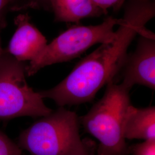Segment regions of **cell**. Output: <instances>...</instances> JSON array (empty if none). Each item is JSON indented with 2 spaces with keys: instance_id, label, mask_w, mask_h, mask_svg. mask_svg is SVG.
I'll use <instances>...</instances> for the list:
<instances>
[{
  "instance_id": "obj_5",
  "label": "cell",
  "mask_w": 155,
  "mask_h": 155,
  "mask_svg": "<svg viewBox=\"0 0 155 155\" xmlns=\"http://www.w3.org/2000/svg\"><path fill=\"white\" fill-rule=\"evenodd\" d=\"M122 18L109 17L99 25L78 26L61 33L49 44L39 55L26 66V74L31 77L45 67L70 61L79 57L97 44L110 41L116 35L114 28Z\"/></svg>"
},
{
  "instance_id": "obj_2",
  "label": "cell",
  "mask_w": 155,
  "mask_h": 155,
  "mask_svg": "<svg viewBox=\"0 0 155 155\" xmlns=\"http://www.w3.org/2000/svg\"><path fill=\"white\" fill-rule=\"evenodd\" d=\"M31 155H93L82 140L75 112L59 107L20 133L17 143Z\"/></svg>"
},
{
  "instance_id": "obj_4",
  "label": "cell",
  "mask_w": 155,
  "mask_h": 155,
  "mask_svg": "<svg viewBox=\"0 0 155 155\" xmlns=\"http://www.w3.org/2000/svg\"><path fill=\"white\" fill-rule=\"evenodd\" d=\"M26 66L4 50L0 58V120L42 117L53 111L29 86Z\"/></svg>"
},
{
  "instance_id": "obj_12",
  "label": "cell",
  "mask_w": 155,
  "mask_h": 155,
  "mask_svg": "<svg viewBox=\"0 0 155 155\" xmlns=\"http://www.w3.org/2000/svg\"><path fill=\"white\" fill-rule=\"evenodd\" d=\"M124 0H92V1L101 9L106 13L107 9L111 7H116Z\"/></svg>"
},
{
  "instance_id": "obj_14",
  "label": "cell",
  "mask_w": 155,
  "mask_h": 155,
  "mask_svg": "<svg viewBox=\"0 0 155 155\" xmlns=\"http://www.w3.org/2000/svg\"><path fill=\"white\" fill-rule=\"evenodd\" d=\"M38 1L40 2H46L48 3V0H31L30 1V5L32 6V8H36L37 7L38 4Z\"/></svg>"
},
{
  "instance_id": "obj_7",
  "label": "cell",
  "mask_w": 155,
  "mask_h": 155,
  "mask_svg": "<svg viewBox=\"0 0 155 155\" xmlns=\"http://www.w3.org/2000/svg\"><path fill=\"white\" fill-rule=\"evenodd\" d=\"M17 29L5 52L17 61H32L47 45L45 36L29 22L27 15H20L15 20Z\"/></svg>"
},
{
  "instance_id": "obj_10",
  "label": "cell",
  "mask_w": 155,
  "mask_h": 155,
  "mask_svg": "<svg viewBox=\"0 0 155 155\" xmlns=\"http://www.w3.org/2000/svg\"><path fill=\"white\" fill-rule=\"evenodd\" d=\"M22 151L18 144L0 130V155H21Z\"/></svg>"
},
{
  "instance_id": "obj_13",
  "label": "cell",
  "mask_w": 155,
  "mask_h": 155,
  "mask_svg": "<svg viewBox=\"0 0 155 155\" xmlns=\"http://www.w3.org/2000/svg\"><path fill=\"white\" fill-rule=\"evenodd\" d=\"M18 0H0V14H2L6 9H12L19 10V6L17 4Z\"/></svg>"
},
{
  "instance_id": "obj_6",
  "label": "cell",
  "mask_w": 155,
  "mask_h": 155,
  "mask_svg": "<svg viewBox=\"0 0 155 155\" xmlns=\"http://www.w3.org/2000/svg\"><path fill=\"white\" fill-rule=\"evenodd\" d=\"M140 35L135 51L127 54L122 67V83L130 89L135 84L155 89V37L147 30Z\"/></svg>"
},
{
  "instance_id": "obj_8",
  "label": "cell",
  "mask_w": 155,
  "mask_h": 155,
  "mask_svg": "<svg viewBox=\"0 0 155 155\" xmlns=\"http://www.w3.org/2000/svg\"><path fill=\"white\" fill-rule=\"evenodd\" d=\"M125 139L155 140V107L137 108L129 106L124 123Z\"/></svg>"
},
{
  "instance_id": "obj_3",
  "label": "cell",
  "mask_w": 155,
  "mask_h": 155,
  "mask_svg": "<svg viewBox=\"0 0 155 155\" xmlns=\"http://www.w3.org/2000/svg\"><path fill=\"white\" fill-rule=\"evenodd\" d=\"M130 89L122 83L111 82L104 95L81 118L84 129L98 140L97 155H127L124 123L129 106Z\"/></svg>"
},
{
  "instance_id": "obj_15",
  "label": "cell",
  "mask_w": 155,
  "mask_h": 155,
  "mask_svg": "<svg viewBox=\"0 0 155 155\" xmlns=\"http://www.w3.org/2000/svg\"><path fill=\"white\" fill-rule=\"evenodd\" d=\"M1 19H2V14H0V25H1ZM4 52V50L2 49L1 46V40H0V58Z\"/></svg>"
},
{
  "instance_id": "obj_1",
  "label": "cell",
  "mask_w": 155,
  "mask_h": 155,
  "mask_svg": "<svg viewBox=\"0 0 155 155\" xmlns=\"http://www.w3.org/2000/svg\"><path fill=\"white\" fill-rule=\"evenodd\" d=\"M155 15L153 2L134 1L127 6L114 38L83 58L56 86L39 91L40 96L53 100L59 107L91 101L122 70L133 39L147 31L145 25Z\"/></svg>"
},
{
  "instance_id": "obj_11",
  "label": "cell",
  "mask_w": 155,
  "mask_h": 155,
  "mask_svg": "<svg viewBox=\"0 0 155 155\" xmlns=\"http://www.w3.org/2000/svg\"><path fill=\"white\" fill-rule=\"evenodd\" d=\"M128 152L132 155H155V140L132 145L128 147Z\"/></svg>"
},
{
  "instance_id": "obj_9",
  "label": "cell",
  "mask_w": 155,
  "mask_h": 155,
  "mask_svg": "<svg viewBox=\"0 0 155 155\" xmlns=\"http://www.w3.org/2000/svg\"><path fill=\"white\" fill-rule=\"evenodd\" d=\"M56 21L78 22L81 20L105 13L92 0H48Z\"/></svg>"
}]
</instances>
